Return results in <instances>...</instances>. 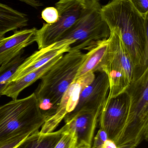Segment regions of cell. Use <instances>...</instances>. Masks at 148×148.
Returning <instances> with one entry per match:
<instances>
[{
  "instance_id": "obj_1",
  "label": "cell",
  "mask_w": 148,
  "mask_h": 148,
  "mask_svg": "<svg viewBox=\"0 0 148 148\" xmlns=\"http://www.w3.org/2000/svg\"><path fill=\"white\" fill-rule=\"evenodd\" d=\"M101 13L109 28L120 30L136 67L148 68V15L139 13L129 0H112L102 7Z\"/></svg>"
},
{
  "instance_id": "obj_2",
  "label": "cell",
  "mask_w": 148,
  "mask_h": 148,
  "mask_svg": "<svg viewBox=\"0 0 148 148\" xmlns=\"http://www.w3.org/2000/svg\"><path fill=\"white\" fill-rule=\"evenodd\" d=\"M86 57L81 50L70 49L63 54L42 77L36 90L40 109L51 116L76 77Z\"/></svg>"
},
{
  "instance_id": "obj_3",
  "label": "cell",
  "mask_w": 148,
  "mask_h": 148,
  "mask_svg": "<svg viewBox=\"0 0 148 148\" xmlns=\"http://www.w3.org/2000/svg\"><path fill=\"white\" fill-rule=\"evenodd\" d=\"M108 44L104 57L94 71L103 72L107 75L109 84L106 101L125 92L130 83L143 72L134 65L123 43L120 30L110 28Z\"/></svg>"
},
{
  "instance_id": "obj_4",
  "label": "cell",
  "mask_w": 148,
  "mask_h": 148,
  "mask_svg": "<svg viewBox=\"0 0 148 148\" xmlns=\"http://www.w3.org/2000/svg\"><path fill=\"white\" fill-rule=\"evenodd\" d=\"M49 116L42 113L34 92L0 107V144L22 134L39 130Z\"/></svg>"
},
{
  "instance_id": "obj_5",
  "label": "cell",
  "mask_w": 148,
  "mask_h": 148,
  "mask_svg": "<svg viewBox=\"0 0 148 148\" xmlns=\"http://www.w3.org/2000/svg\"><path fill=\"white\" fill-rule=\"evenodd\" d=\"M129 98L127 121L116 146L131 143L136 147L148 138V68L126 90Z\"/></svg>"
},
{
  "instance_id": "obj_6",
  "label": "cell",
  "mask_w": 148,
  "mask_h": 148,
  "mask_svg": "<svg viewBox=\"0 0 148 148\" xmlns=\"http://www.w3.org/2000/svg\"><path fill=\"white\" fill-rule=\"evenodd\" d=\"M100 0H86L83 14L77 21L54 43L58 48L87 49L98 41L108 38L110 30L102 16Z\"/></svg>"
},
{
  "instance_id": "obj_7",
  "label": "cell",
  "mask_w": 148,
  "mask_h": 148,
  "mask_svg": "<svg viewBox=\"0 0 148 148\" xmlns=\"http://www.w3.org/2000/svg\"><path fill=\"white\" fill-rule=\"evenodd\" d=\"M86 0H59L55 3L59 18L54 23H43L37 29L36 42L38 49L57 42L83 14Z\"/></svg>"
},
{
  "instance_id": "obj_8",
  "label": "cell",
  "mask_w": 148,
  "mask_h": 148,
  "mask_svg": "<svg viewBox=\"0 0 148 148\" xmlns=\"http://www.w3.org/2000/svg\"><path fill=\"white\" fill-rule=\"evenodd\" d=\"M129 98L123 92L106 101L100 113L98 123L100 129L107 133L108 138L117 143L127 121Z\"/></svg>"
},
{
  "instance_id": "obj_9",
  "label": "cell",
  "mask_w": 148,
  "mask_h": 148,
  "mask_svg": "<svg viewBox=\"0 0 148 148\" xmlns=\"http://www.w3.org/2000/svg\"><path fill=\"white\" fill-rule=\"evenodd\" d=\"M95 76V73L89 72L73 81L63 96L55 113L42 126L41 133L47 134L54 131L66 116L74 111L82 90L93 82Z\"/></svg>"
},
{
  "instance_id": "obj_10",
  "label": "cell",
  "mask_w": 148,
  "mask_h": 148,
  "mask_svg": "<svg viewBox=\"0 0 148 148\" xmlns=\"http://www.w3.org/2000/svg\"><path fill=\"white\" fill-rule=\"evenodd\" d=\"M109 89V81L107 74L104 72H99L93 82L82 90L75 108L64 117L65 122L81 111L101 113L107 100Z\"/></svg>"
},
{
  "instance_id": "obj_11",
  "label": "cell",
  "mask_w": 148,
  "mask_h": 148,
  "mask_svg": "<svg viewBox=\"0 0 148 148\" xmlns=\"http://www.w3.org/2000/svg\"><path fill=\"white\" fill-rule=\"evenodd\" d=\"M36 28L16 31L12 35L0 40V66L9 62L24 49L36 42Z\"/></svg>"
},
{
  "instance_id": "obj_12",
  "label": "cell",
  "mask_w": 148,
  "mask_h": 148,
  "mask_svg": "<svg viewBox=\"0 0 148 148\" xmlns=\"http://www.w3.org/2000/svg\"><path fill=\"white\" fill-rule=\"evenodd\" d=\"M100 115L98 112L81 111L65 122L75 133L78 144L91 147Z\"/></svg>"
},
{
  "instance_id": "obj_13",
  "label": "cell",
  "mask_w": 148,
  "mask_h": 148,
  "mask_svg": "<svg viewBox=\"0 0 148 148\" xmlns=\"http://www.w3.org/2000/svg\"><path fill=\"white\" fill-rule=\"evenodd\" d=\"M71 48V47L58 48L53 44L36 51L25 58L10 79L9 84L17 81L29 73L41 67L56 56L69 52Z\"/></svg>"
},
{
  "instance_id": "obj_14",
  "label": "cell",
  "mask_w": 148,
  "mask_h": 148,
  "mask_svg": "<svg viewBox=\"0 0 148 148\" xmlns=\"http://www.w3.org/2000/svg\"><path fill=\"white\" fill-rule=\"evenodd\" d=\"M63 55L56 56L41 67L29 73L19 80L10 83L2 93V95L6 96L12 99H17L24 89L41 79Z\"/></svg>"
},
{
  "instance_id": "obj_15",
  "label": "cell",
  "mask_w": 148,
  "mask_h": 148,
  "mask_svg": "<svg viewBox=\"0 0 148 148\" xmlns=\"http://www.w3.org/2000/svg\"><path fill=\"white\" fill-rule=\"evenodd\" d=\"M28 21L27 15L0 3V40L8 32L26 27Z\"/></svg>"
},
{
  "instance_id": "obj_16",
  "label": "cell",
  "mask_w": 148,
  "mask_h": 148,
  "mask_svg": "<svg viewBox=\"0 0 148 148\" xmlns=\"http://www.w3.org/2000/svg\"><path fill=\"white\" fill-rule=\"evenodd\" d=\"M67 129L65 124L59 130L47 134L38 130L29 136L15 148H54Z\"/></svg>"
},
{
  "instance_id": "obj_17",
  "label": "cell",
  "mask_w": 148,
  "mask_h": 148,
  "mask_svg": "<svg viewBox=\"0 0 148 148\" xmlns=\"http://www.w3.org/2000/svg\"><path fill=\"white\" fill-rule=\"evenodd\" d=\"M108 41V38L101 40L87 49L89 52L86 53V58L78 70L75 79L89 72L94 73L105 55Z\"/></svg>"
},
{
  "instance_id": "obj_18",
  "label": "cell",
  "mask_w": 148,
  "mask_h": 148,
  "mask_svg": "<svg viewBox=\"0 0 148 148\" xmlns=\"http://www.w3.org/2000/svg\"><path fill=\"white\" fill-rule=\"evenodd\" d=\"M24 51L9 62L3 64L0 67V97L2 93L9 84L10 79L16 71L19 66L25 59L22 56Z\"/></svg>"
},
{
  "instance_id": "obj_19",
  "label": "cell",
  "mask_w": 148,
  "mask_h": 148,
  "mask_svg": "<svg viewBox=\"0 0 148 148\" xmlns=\"http://www.w3.org/2000/svg\"><path fill=\"white\" fill-rule=\"evenodd\" d=\"M86 146L78 144L75 133L68 127L67 130L64 132L62 137L54 148H84Z\"/></svg>"
},
{
  "instance_id": "obj_20",
  "label": "cell",
  "mask_w": 148,
  "mask_h": 148,
  "mask_svg": "<svg viewBox=\"0 0 148 148\" xmlns=\"http://www.w3.org/2000/svg\"><path fill=\"white\" fill-rule=\"evenodd\" d=\"M41 17L47 23H55L59 18L58 10L55 7L45 8L41 12Z\"/></svg>"
},
{
  "instance_id": "obj_21",
  "label": "cell",
  "mask_w": 148,
  "mask_h": 148,
  "mask_svg": "<svg viewBox=\"0 0 148 148\" xmlns=\"http://www.w3.org/2000/svg\"><path fill=\"white\" fill-rule=\"evenodd\" d=\"M31 134H22L14 136L0 144V148H15L22 141Z\"/></svg>"
},
{
  "instance_id": "obj_22",
  "label": "cell",
  "mask_w": 148,
  "mask_h": 148,
  "mask_svg": "<svg viewBox=\"0 0 148 148\" xmlns=\"http://www.w3.org/2000/svg\"><path fill=\"white\" fill-rule=\"evenodd\" d=\"M108 139L107 135L103 130L100 129L96 135L94 137V142L90 148H101L104 143Z\"/></svg>"
},
{
  "instance_id": "obj_23",
  "label": "cell",
  "mask_w": 148,
  "mask_h": 148,
  "mask_svg": "<svg viewBox=\"0 0 148 148\" xmlns=\"http://www.w3.org/2000/svg\"><path fill=\"white\" fill-rule=\"evenodd\" d=\"M135 8L144 16L148 15V0H129Z\"/></svg>"
},
{
  "instance_id": "obj_24",
  "label": "cell",
  "mask_w": 148,
  "mask_h": 148,
  "mask_svg": "<svg viewBox=\"0 0 148 148\" xmlns=\"http://www.w3.org/2000/svg\"><path fill=\"white\" fill-rule=\"evenodd\" d=\"M19 1L34 8H37L42 5L41 3L38 0H19Z\"/></svg>"
},
{
  "instance_id": "obj_25",
  "label": "cell",
  "mask_w": 148,
  "mask_h": 148,
  "mask_svg": "<svg viewBox=\"0 0 148 148\" xmlns=\"http://www.w3.org/2000/svg\"><path fill=\"white\" fill-rule=\"evenodd\" d=\"M101 148H117V146L114 142L108 139Z\"/></svg>"
},
{
  "instance_id": "obj_26",
  "label": "cell",
  "mask_w": 148,
  "mask_h": 148,
  "mask_svg": "<svg viewBox=\"0 0 148 148\" xmlns=\"http://www.w3.org/2000/svg\"><path fill=\"white\" fill-rule=\"evenodd\" d=\"M136 147L135 145L131 143H128V144H123V145L117 146V148H136Z\"/></svg>"
},
{
  "instance_id": "obj_27",
  "label": "cell",
  "mask_w": 148,
  "mask_h": 148,
  "mask_svg": "<svg viewBox=\"0 0 148 148\" xmlns=\"http://www.w3.org/2000/svg\"><path fill=\"white\" fill-rule=\"evenodd\" d=\"M90 147H88V146H86V147H85L84 148H90Z\"/></svg>"
}]
</instances>
